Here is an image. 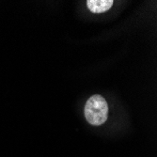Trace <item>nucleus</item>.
<instances>
[{
  "label": "nucleus",
  "instance_id": "f257e3e1",
  "mask_svg": "<svg viewBox=\"0 0 157 157\" xmlns=\"http://www.w3.org/2000/svg\"><path fill=\"white\" fill-rule=\"evenodd\" d=\"M84 113L86 119L91 125L104 124L108 116V105L105 99L101 95L91 96L85 105Z\"/></svg>",
  "mask_w": 157,
  "mask_h": 157
},
{
  "label": "nucleus",
  "instance_id": "f03ea898",
  "mask_svg": "<svg viewBox=\"0 0 157 157\" xmlns=\"http://www.w3.org/2000/svg\"><path fill=\"white\" fill-rule=\"evenodd\" d=\"M87 5L91 12L102 13L112 7L113 1L112 0H89L87 1Z\"/></svg>",
  "mask_w": 157,
  "mask_h": 157
}]
</instances>
